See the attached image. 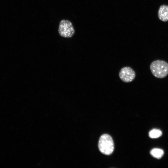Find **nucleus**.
I'll list each match as a JSON object with an SVG mask.
<instances>
[{"label": "nucleus", "mask_w": 168, "mask_h": 168, "mask_svg": "<svg viewBox=\"0 0 168 168\" xmlns=\"http://www.w3.org/2000/svg\"><path fill=\"white\" fill-rule=\"evenodd\" d=\"M150 68L152 75L157 78H164L168 74V63L165 61H154L151 63Z\"/></svg>", "instance_id": "1"}, {"label": "nucleus", "mask_w": 168, "mask_h": 168, "mask_svg": "<svg viewBox=\"0 0 168 168\" xmlns=\"http://www.w3.org/2000/svg\"><path fill=\"white\" fill-rule=\"evenodd\" d=\"M98 147L100 152L102 154L109 155L114 150V143L111 137L108 134L102 135L100 138Z\"/></svg>", "instance_id": "2"}, {"label": "nucleus", "mask_w": 168, "mask_h": 168, "mask_svg": "<svg viewBox=\"0 0 168 168\" xmlns=\"http://www.w3.org/2000/svg\"><path fill=\"white\" fill-rule=\"evenodd\" d=\"M75 32L74 28L70 21L65 19L60 21L58 28V34L60 36L64 38H71Z\"/></svg>", "instance_id": "3"}, {"label": "nucleus", "mask_w": 168, "mask_h": 168, "mask_svg": "<svg viewBox=\"0 0 168 168\" xmlns=\"http://www.w3.org/2000/svg\"><path fill=\"white\" fill-rule=\"evenodd\" d=\"M120 79L125 82H130L135 78L136 74L134 71L129 67H125L122 68L119 73Z\"/></svg>", "instance_id": "4"}, {"label": "nucleus", "mask_w": 168, "mask_h": 168, "mask_svg": "<svg viewBox=\"0 0 168 168\" xmlns=\"http://www.w3.org/2000/svg\"><path fill=\"white\" fill-rule=\"evenodd\" d=\"M158 16L160 20L163 21H168V6L161 5L158 11Z\"/></svg>", "instance_id": "5"}, {"label": "nucleus", "mask_w": 168, "mask_h": 168, "mask_svg": "<svg viewBox=\"0 0 168 168\" xmlns=\"http://www.w3.org/2000/svg\"><path fill=\"white\" fill-rule=\"evenodd\" d=\"M150 154L154 157L160 159L163 156L164 152L160 149L154 148L151 150Z\"/></svg>", "instance_id": "6"}, {"label": "nucleus", "mask_w": 168, "mask_h": 168, "mask_svg": "<svg viewBox=\"0 0 168 168\" xmlns=\"http://www.w3.org/2000/svg\"><path fill=\"white\" fill-rule=\"evenodd\" d=\"M162 134V132L159 129H154L151 130L149 133L150 137L156 138L160 137Z\"/></svg>", "instance_id": "7"}]
</instances>
